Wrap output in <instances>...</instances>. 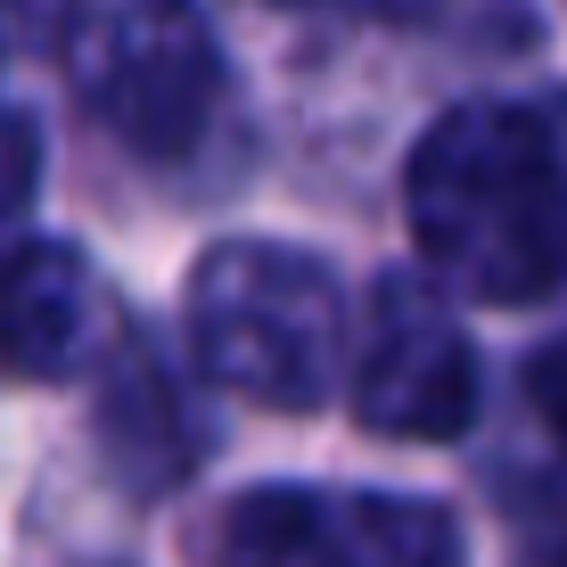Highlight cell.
I'll return each instance as SVG.
<instances>
[{"instance_id":"1","label":"cell","mask_w":567,"mask_h":567,"mask_svg":"<svg viewBox=\"0 0 567 567\" xmlns=\"http://www.w3.org/2000/svg\"><path fill=\"white\" fill-rule=\"evenodd\" d=\"M412 247L477 305H535L567 271V173L551 124L468 100L427 124L403 173Z\"/></svg>"},{"instance_id":"2","label":"cell","mask_w":567,"mask_h":567,"mask_svg":"<svg viewBox=\"0 0 567 567\" xmlns=\"http://www.w3.org/2000/svg\"><path fill=\"white\" fill-rule=\"evenodd\" d=\"M189 354L214 386L271 412H312L346 362V297L321 256L223 239L189 271Z\"/></svg>"},{"instance_id":"3","label":"cell","mask_w":567,"mask_h":567,"mask_svg":"<svg viewBox=\"0 0 567 567\" xmlns=\"http://www.w3.org/2000/svg\"><path fill=\"white\" fill-rule=\"evenodd\" d=\"M74 91L148 165H173L206 141L223 107V42L198 0H115L83 33Z\"/></svg>"},{"instance_id":"4","label":"cell","mask_w":567,"mask_h":567,"mask_svg":"<svg viewBox=\"0 0 567 567\" xmlns=\"http://www.w3.org/2000/svg\"><path fill=\"white\" fill-rule=\"evenodd\" d=\"M477 412V354L427 280H379L354 346V420L403 444L461 436Z\"/></svg>"},{"instance_id":"5","label":"cell","mask_w":567,"mask_h":567,"mask_svg":"<svg viewBox=\"0 0 567 567\" xmlns=\"http://www.w3.org/2000/svg\"><path fill=\"white\" fill-rule=\"evenodd\" d=\"M124 346V312L83 247L33 239L0 264V370L17 379H74Z\"/></svg>"},{"instance_id":"6","label":"cell","mask_w":567,"mask_h":567,"mask_svg":"<svg viewBox=\"0 0 567 567\" xmlns=\"http://www.w3.org/2000/svg\"><path fill=\"white\" fill-rule=\"evenodd\" d=\"M206 567H354V551H346L338 502L305 485H256L223 511Z\"/></svg>"},{"instance_id":"7","label":"cell","mask_w":567,"mask_h":567,"mask_svg":"<svg viewBox=\"0 0 567 567\" xmlns=\"http://www.w3.org/2000/svg\"><path fill=\"white\" fill-rule=\"evenodd\" d=\"M107 453L132 485H165L189 468V420L148 346H124V370H107Z\"/></svg>"},{"instance_id":"8","label":"cell","mask_w":567,"mask_h":567,"mask_svg":"<svg viewBox=\"0 0 567 567\" xmlns=\"http://www.w3.org/2000/svg\"><path fill=\"white\" fill-rule=\"evenodd\" d=\"M354 567H461V526L444 502L420 494H354L338 502Z\"/></svg>"},{"instance_id":"9","label":"cell","mask_w":567,"mask_h":567,"mask_svg":"<svg viewBox=\"0 0 567 567\" xmlns=\"http://www.w3.org/2000/svg\"><path fill=\"white\" fill-rule=\"evenodd\" d=\"M33 173H42V141H33V124H25L17 107H0V230L25 214Z\"/></svg>"},{"instance_id":"10","label":"cell","mask_w":567,"mask_h":567,"mask_svg":"<svg viewBox=\"0 0 567 567\" xmlns=\"http://www.w3.org/2000/svg\"><path fill=\"white\" fill-rule=\"evenodd\" d=\"M526 395H535L543 427H551V436H559V453H567V338H551L535 362H526Z\"/></svg>"},{"instance_id":"11","label":"cell","mask_w":567,"mask_h":567,"mask_svg":"<svg viewBox=\"0 0 567 567\" xmlns=\"http://www.w3.org/2000/svg\"><path fill=\"white\" fill-rule=\"evenodd\" d=\"M280 9H329V17H362V25H427L444 0H280Z\"/></svg>"},{"instance_id":"12","label":"cell","mask_w":567,"mask_h":567,"mask_svg":"<svg viewBox=\"0 0 567 567\" xmlns=\"http://www.w3.org/2000/svg\"><path fill=\"white\" fill-rule=\"evenodd\" d=\"M74 17V0H0V25H17V33H58Z\"/></svg>"},{"instance_id":"13","label":"cell","mask_w":567,"mask_h":567,"mask_svg":"<svg viewBox=\"0 0 567 567\" xmlns=\"http://www.w3.org/2000/svg\"><path fill=\"white\" fill-rule=\"evenodd\" d=\"M567 115V107H559ZM551 141H559V173H567V124H551Z\"/></svg>"}]
</instances>
